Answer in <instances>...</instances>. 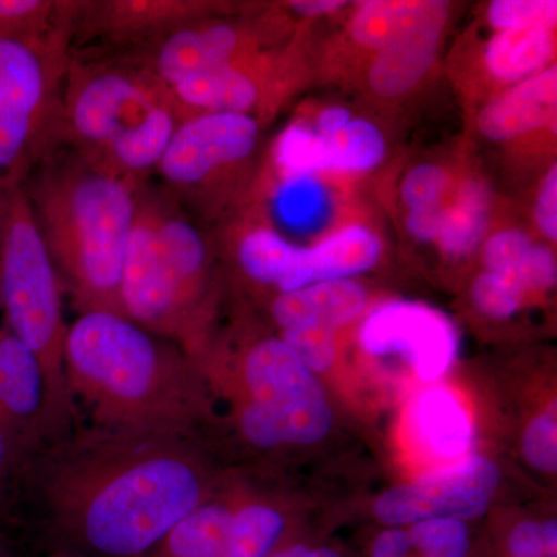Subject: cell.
Returning a JSON list of instances; mask_svg holds the SVG:
<instances>
[{"label": "cell", "instance_id": "22", "mask_svg": "<svg viewBox=\"0 0 557 557\" xmlns=\"http://www.w3.org/2000/svg\"><path fill=\"white\" fill-rule=\"evenodd\" d=\"M555 53V30L516 28L491 36L483 51V62L494 79L512 86L549 67Z\"/></svg>", "mask_w": 557, "mask_h": 557}, {"label": "cell", "instance_id": "44", "mask_svg": "<svg viewBox=\"0 0 557 557\" xmlns=\"http://www.w3.org/2000/svg\"><path fill=\"white\" fill-rule=\"evenodd\" d=\"M0 429H2V431L5 432L7 435H9V431H7L5 420H3L2 410H0ZM11 442H13V440H11Z\"/></svg>", "mask_w": 557, "mask_h": 557}, {"label": "cell", "instance_id": "38", "mask_svg": "<svg viewBox=\"0 0 557 557\" xmlns=\"http://www.w3.org/2000/svg\"><path fill=\"white\" fill-rule=\"evenodd\" d=\"M446 208L448 201L443 200L440 203L428 205L409 209L408 218H406V228L410 236L418 242H437L440 231L445 223Z\"/></svg>", "mask_w": 557, "mask_h": 557}, {"label": "cell", "instance_id": "12", "mask_svg": "<svg viewBox=\"0 0 557 557\" xmlns=\"http://www.w3.org/2000/svg\"><path fill=\"white\" fill-rule=\"evenodd\" d=\"M500 471L485 457L460 458L454 467L432 472L379 497L373 512L383 525L405 527L434 519H478L490 508Z\"/></svg>", "mask_w": 557, "mask_h": 557}, {"label": "cell", "instance_id": "46", "mask_svg": "<svg viewBox=\"0 0 557 557\" xmlns=\"http://www.w3.org/2000/svg\"><path fill=\"white\" fill-rule=\"evenodd\" d=\"M53 557H84V556L72 555V553H60V555H57Z\"/></svg>", "mask_w": 557, "mask_h": 557}, {"label": "cell", "instance_id": "10", "mask_svg": "<svg viewBox=\"0 0 557 557\" xmlns=\"http://www.w3.org/2000/svg\"><path fill=\"white\" fill-rule=\"evenodd\" d=\"M288 539L282 509L256 498L214 497L211 491L143 557H270Z\"/></svg>", "mask_w": 557, "mask_h": 557}, {"label": "cell", "instance_id": "26", "mask_svg": "<svg viewBox=\"0 0 557 557\" xmlns=\"http://www.w3.org/2000/svg\"><path fill=\"white\" fill-rule=\"evenodd\" d=\"M321 138L325 172L361 174L375 170L386 159L387 143L383 132L366 119H351L343 129Z\"/></svg>", "mask_w": 557, "mask_h": 557}, {"label": "cell", "instance_id": "8", "mask_svg": "<svg viewBox=\"0 0 557 557\" xmlns=\"http://www.w3.org/2000/svg\"><path fill=\"white\" fill-rule=\"evenodd\" d=\"M236 387L237 428L255 448L313 445L332 428L321 384L281 336L260 338L242 351Z\"/></svg>", "mask_w": 557, "mask_h": 557}, {"label": "cell", "instance_id": "41", "mask_svg": "<svg viewBox=\"0 0 557 557\" xmlns=\"http://www.w3.org/2000/svg\"><path fill=\"white\" fill-rule=\"evenodd\" d=\"M346 5L343 0H292L287 9L300 17H318L336 13Z\"/></svg>", "mask_w": 557, "mask_h": 557}, {"label": "cell", "instance_id": "17", "mask_svg": "<svg viewBox=\"0 0 557 557\" xmlns=\"http://www.w3.org/2000/svg\"><path fill=\"white\" fill-rule=\"evenodd\" d=\"M557 67L508 86L483 106L478 115L480 134L491 141H511L556 124Z\"/></svg>", "mask_w": 557, "mask_h": 557}, {"label": "cell", "instance_id": "43", "mask_svg": "<svg viewBox=\"0 0 557 557\" xmlns=\"http://www.w3.org/2000/svg\"><path fill=\"white\" fill-rule=\"evenodd\" d=\"M14 186L0 182V249H2L3 234H5L7 220H9L11 190Z\"/></svg>", "mask_w": 557, "mask_h": 557}, {"label": "cell", "instance_id": "18", "mask_svg": "<svg viewBox=\"0 0 557 557\" xmlns=\"http://www.w3.org/2000/svg\"><path fill=\"white\" fill-rule=\"evenodd\" d=\"M381 251L383 244L375 231L357 223L344 226L311 247L300 248L298 267L281 293L358 276L379 263Z\"/></svg>", "mask_w": 557, "mask_h": 557}, {"label": "cell", "instance_id": "30", "mask_svg": "<svg viewBox=\"0 0 557 557\" xmlns=\"http://www.w3.org/2000/svg\"><path fill=\"white\" fill-rule=\"evenodd\" d=\"M282 170L293 177H310L324 171V149L317 131L307 126H292L277 148Z\"/></svg>", "mask_w": 557, "mask_h": 557}, {"label": "cell", "instance_id": "34", "mask_svg": "<svg viewBox=\"0 0 557 557\" xmlns=\"http://www.w3.org/2000/svg\"><path fill=\"white\" fill-rule=\"evenodd\" d=\"M556 421V406H553L534 418L523 435V454L528 463L548 474L557 469Z\"/></svg>", "mask_w": 557, "mask_h": 557}, {"label": "cell", "instance_id": "32", "mask_svg": "<svg viewBox=\"0 0 557 557\" xmlns=\"http://www.w3.org/2000/svg\"><path fill=\"white\" fill-rule=\"evenodd\" d=\"M505 557H557V522L523 520L505 537Z\"/></svg>", "mask_w": 557, "mask_h": 557}, {"label": "cell", "instance_id": "35", "mask_svg": "<svg viewBox=\"0 0 557 557\" xmlns=\"http://www.w3.org/2000/svg\"><path fill=\"white\" fill-rule=\"evenodd\" d=\"M533 245L530 234L519 228L502 230L491 234L482 244L486 270L512 273L518 270Z\"/></svg>", "mask_w": 557, "mask_h": 557}, {"label": "cell", "instance_id": "2", "mask_svg": "<svg viewBox=\"0 0 557 557\" xmlns=\"http://www.w3.org/2000/svg\"><path fill=\"white\" fill-rule=\"evenodd\" d=\"M64 369L73 416L113 434L193 435L207 413L196 359L124 314L87 311L69 325Z\"/></svg>", "mask_w": 557, "mask_h": 557}, {"label": "cell", "instance_id": "21", "mask_svg": "<svg viewBox=\"0 0 557 557\" xmlns=\"http://www.w3.org/2000/svg\"><path fill=\"white\" fill-rule=\"evenodd\" d=\"M413 423L418 437L440 458L456 460L471 446V420L449 388L432 386L421 392L413 405Z\"/></svg>", "mask_w": 557, "mask_h": 557}, {"label": "cell", "instance_id": "7", "mask_svg": "<svg viewBox=\"0 0 557 557\" xmlns=\"http://www.w3.org/2000/svg\"><path fill=\"white\" fill-rule=\"evenodd\" d=\"M72 42L0 40V182L20 186L64 145L65 73Z\"/></svg>", "mask_w": 557, "mask_h": 557}, {"label": "cell", "instance_id": "15", "mask_svg": "<svg viewBox=\"0 0 557 557\" xmlns=\"http://www.w3.org/2000/svg\"><path fill=\"white\" fill-rule=\"evenodd\" d=\"M0 410L25 463L51 443L42 368L30 348L7 327H0Z\"/></svg>", "mask_w": 557, "mask_h": 557}, {"label": "cell", "instance_id": "16", "mask_svg": "<svg viewBox=\"0 0 557 557\" xmlns=\"http://www.w3.org/2000/svg\"><path fill=\"white\" fill-rule=\"evenodd\" d=\"M450 10V2L426 0L417 20L387 47L376 51L368 72L373 94L399 98L426 78L437 60Z\"/></svg>", "mask_w": 557, "mask_h": 557}, {"label": "cell", "instance_id": "42", "mask_svg": "<svg viewBox=\"0 0 557 557\" xmlns=\"http://www.w3.org/2000/svg\"><path fill=\"white\" fill-rule=\"evenodd\" d=\"M351 119H354V116H351V112L347 108H343V106H330V108H325L319 113L314 131H317V134L321 135V137H329V135H333L335 132L343 129Z\"/></svg>", "mask_w": 557, "mask_h": 557}, {"label": "cell", "instance_id": "4", "mask_svg": "<svg viewBox=\"0 0 557 557\" xmlns=\"http://www.w3.org/2000/svg\"><path fill=\"white\" fill-rule=\"evenodd\" d=\"M64 145L95 166L145 186L186 116L174 91L119 54L72 50L64 91Z\"/></svg>", "mask_w": 557, "mask_h": 557}, {"label": "cell", "instance_id": "13", "mask_svg": "<svg viewBox=\"0 0 557 557\" xmlns=\"http://www.w3.org/2000/svg\"><path fill=\"white\" fill-rule=\"evenodd\" d=\"M359 344L373 357L401 355L423 381L446 375L458 350L453 322L426 304L409 300H392L370 311Z\"/></svg>", "mask_w": 557, "mask_h": 557}, {"label": "cell", "instance_id": "36", "mask_svg": "<svg viewBox=\"0 0 557 557\" xmlns=\"http://www.w3.org/2000/svg\"><path fill=\"white\" fill-rule=\"evenodd\" d=\"M511 274L525 285L528 292H545L553 288L557 278L555 252L545 245L534 244L518 270Z\"/></svg>", "mask_w": 557, "mask_h": 557}, {"label": "cell", "instance_id": "29", "mask_svg": "<svg viewBox=\"0 0 557 557\" xmlns=\"http://www.w3.org/2000/svg\"><path fill=\"white\" fill-rule=\"evenodd\" d=\"M487 24L496 32L547 28L557 24L556 0H494L486 10Z\"/></svg>", "mask_w": 557, "mask_h": 557}, {"label": "cell", "instance_id": "20", "mask_svg": "<svg viewBox=\"0 0 557 557\" xmlns=\"http://www.w3.org/2000/svg\"><path fill=\"white\" fill-rule=\"evenodd\" d=\"M366 557H474V541L463 520H424L380 531Z\"/></svg>", "mask_w": 557, "mask_h": 557}, {"label": "cell", "instance_id": "24", "mask_svg": "<svg viewBox=\"0 0 557 557\" xmlns=\"http://www.w3.org/2000/svg\"><path fill=\"white\" fill-rule=\"evenodd\" d=\"M493 194L483 180L461 183L453 201H448L445 223L435 244L449 259L471 256L486 239L491 222Z\"/></svg>", "mask_w": 557, "mask_h": 557}, {"label": "cell", "instance_id": "40", "mask_svg": "<svg viewBox=\"0 0 557 557\" xmlns=\"http://www.w3.org/2000/svg\"><path fill=\"white\" fill-rule=\"evenodd\" d=\"M270 557H347L341 549L332 545L311 544L306 541L285 539Z\"/></svg>", "mask_w": 557, "mask_h": 557}, {"label": "cell", "instance_id": "39", "mask_svg": "<svg viewBox=\"0 0 557 557\" xmlns=\"http://www.w3.org/2000/svg\"><path fill=\"white\" fill-rule=\"evenodd\" d=\"M25 460L9 435L0 429V508L7 504L11 487L21 479Z\"/></svg>", "mask_w": 557, "mask_h": 557}, {"label": "cell", "instance_id": "45", "mask_svg": "<svg viewBox=\"0 0 557 557\" xmlns=\"http://www.w3.org/2000/svg\"><path fill=\"white\" fill-rule=\"evenodd\" d=\"M0 557H10L9 553H7V549L3 548L2 542H0Z\"/></svg>", "mask_w": 557, "mask_h": 557}, {"label": "cell", "instance_id": "9", "mask_svg": "<svg viewBox=\"0 0 557 557\" xmlns=\"http://www.w3.org/2000/svg\"><path fill=\"white\" fill-rule=\"evenodd\" d=\"M259 141L255 116L197 113L180 124L153 175L190 218L215 219L244 197Z\"/></svg>", "mask_w": 557, "mask_h": 557}, {"label": "cell", "instance_id": "6", "mask_svg": "<svg viewBox=\"0 0 557 557\" xmlns=\"http://www.w3.org/2000/svg\"><path fill=\"white\" fill-rule=\"evenodd\" d=\"M62 295L24 188L14 186L0 249V306L5 327L30 348L42 368L51 443L67 435L75 420L64 369L69 325Z\"/></svg>", "mask_w": 557, "mask_h": 557}, {"label": "cell", "instance_id": "27", "mask_svg": "<svg viewBox=\"0 0 557 557\" xmlns=\"http://www.w3.org/2000/svg\"><path fill=\"white\" fill-rule=\"evenodd\" d=\"M426 0H370L348 22V36L358 47L380 51L417 20Z\"/></svg>", "mask_w": 557, "mask_h": 557}, {"label": "cell", "instance_id": "19", "mask_svg": "<svg viewBox=\"0 0 557 557\" xmlns=\"http://www.w3.org/2000/svg\"><path fill=\"white\" fill-rule=\"evenodd\" d=\"M369 295L366 288L351 278L319 282L278 293L271 302V317L277 327H324L336 330L357 319L366 310Z\"/></svg>", "mask_w": 557, "mask_h": 557}, {"label": "cell", "instance_id": "31", "mask_svg": "<svg viewBox=\"0 0 557 557\" xmlns=\"http://www.w3.org/2000/svg\"><path fill=\"white\" fill-rule=\"evenodd\" d=\"M450 182L449 172L440 164H417L403 177L399 196L409 209L440 203L445 200Z\"/></svg>", "mask_w": 557, "mask_h": 557}, {"label": "cell", "instance_id": "25", "mask_svg": "<svg viewBox=\"0 0 557 557\" xmlns=\"http://www.w3.org/2000/svg\"><path fill=\"white\" fill-rule=\"evenodd\" d=\"M300 245L270 226H255L236 242V259L245 276L282 292L299 262Z\"/></svg>", "mask_w": 557, "mask_h": 557}, {"label": "cell", "instance_id": "28", "mask_svg": "<svg viewBox=\"0 0 557 557\" xmlns=\"http://www.w3.org/2000/svg\"><path fill=\"white\" fill-rule=\"evenodd\" d=\"M471 293L480 313L487 318L507 319L523 306L528 289L515 274L485 270L475 277Z\"/></svg>", "mask_w": 557, "mask_h": 557}, {"label": "cell", "instance_id": "33", "mask_svg": "<svg viewBox=\"0 0 557 557\" xmlns=\"http://www.w3.org/2000/svg\"><path fill=\"white\" fill-rule=\"evenodd\" d=\"M281 338L313 373L324 372L335 359V330L324 327L288 329L282 332Z\"/></svg>", "mask_w": 557, "mask_h": 557}, {"label": "cell", "instance_id": "11", "mask_svg": "<svg viewBox=\"0 0 557 557\" xmlns=\"http://www.w3.org/2000/svg\"><path fill=\"white\" fill-rule=\"evenodd\" d=\"M215 16H226L225 7L205 0H78L72 50L135 53Z\"/></svg>", "mask_w": 557, "mask_h": 557}, {"label": "cell", "instance_id": "37", "mask_svg": "<svg viewBox=\"0 0 557 557\" xmlns=\"http://www.w3.org/2000/svg\"><path fill=\"white\" fill-rule=\"evenodd\" d=\"M534 220L542 236L549 242L557 240V164L548 168L539 186Z\"/></svg>", "mask_w": 557, "mask_h": 557}, {"label": "cell", "instance_id": "1", "mask_svg": "<svg viewBox=\"0 0 557 557\" xmlns=\"http://www.w3.org/2000/svg\"><path fill=\"white\" fill-rule=\"evenodd\" d=\"M190 438L81 428L33 454L22 475L62 553L143 557L211 491Z\"/></svg>", "mask_w": 557, "mask_h": 557}, {"label": "cell", "instance_id": "5", "mask_svg": "<svg viewBox=\"0 0 557 557\" xmlns=\"http://www.w3.org/2000/svg\"><path fill=\"white\" fill-rule=\"evenodd\" d=\"M121 314L200 358L212 314V251L196 219L150 183L138 196L120 287Z\"/></svg>", "mask_w": 557, "mask_h": 557}, {"label": "cell", "instance_id": "14", "mask_svg": "<svg viewBox=\"0 0 557 557\" xmlns=\"http://www.w3.org/2000/svg\"><path fill=\"white\" fill-rule=\"evenodd\" d=\"M262 50V27L215 16L194 22L149 49L120 57L137 62L172 87Z\"/></svg>", "mask_w": 557, "mask_h": 557}, {"label": "cell", "instance_id": "23", "mask_svg": "<svg viewBox=\"0 0 557 557\" xmlns=\"http://www.w3.org/2000/svg\"><path fill=\"white\" fill-rule=\"evenodd\" d=\"M78 0H0V40L40 47L69 40Z\"/></svg>", "mask_w": 557, "mask_h": 557}, {"label": "cell", "instance_id": "3", "mask_svg": "<svg viewBox=\"0 0 557 557\" xmlns=\"http://www.w3.org/2000/svg\"><path fill=\"white\" fill-rule=\"evenodd\" d=\"M22 188L62 292L78 314H121V274L143 186L62 145L40 161Z\"/></svg>", "mask_w": 557, "mask_h": 557}]
</instances>
